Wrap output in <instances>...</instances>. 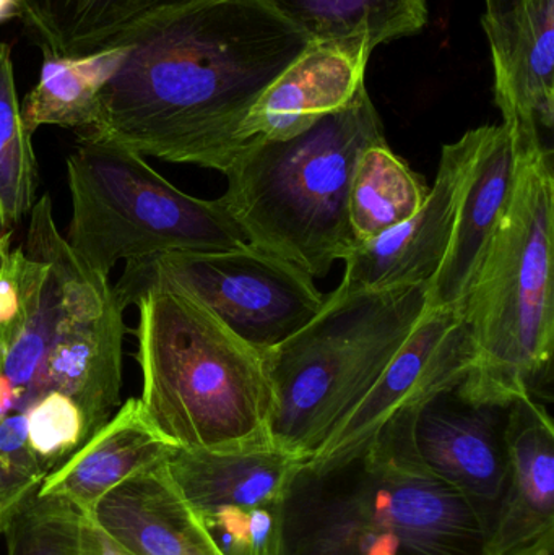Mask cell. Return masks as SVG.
Wrapping results in <instances>:
<instances>
[{
	"mask_svg": "<svg viewBox=\"0 0 554 555\" xmlns=\"http://www.w3.org/2000/svg\"><path fill=\"white\" fill-rule=\"evenodd\" d=\"M176 450L156 429L139 398H129L77 452L46 476L36 498L59 499L91 515L111 491L163 465Z\"/></svg>",
	"mask_w": 554,
	"mask_h": 555,
	"instance_id": "cell-17",
	"label": "cell"
},
{
	"mask_svg": "<svg viewBox=\"0 0 554 555\" xmlns=\"http://www.w3.org/2000/svg\"><path fill=\"white\" fill-rule=\"evenodd\" d=\"M133 304L139 400L156 429L182 450L273 449L267 352L169 281L146 284Z\"/></svg>",
	"mask_w": 554,
	"mask_h": 555,
	"instance_id": "cell-3",
	"label": "cell"
},
{
	"mask_svg": "<svg viewBox=\"0 0 554 555\" xmlns=\"http://www.w3.org/2000/svg\"><path fill=\"white\" fill-rule=\"evenodd\" d=\"M22 0H0V23L7 20L18 18Z\"/></svg>",
	"mask_w": 554,
	"mask_h": 555,
	"instance_id": "cell-32",
	"label": "cell"
},
{
	"mask_svg": "<svg viewBox=\"0 0 554 555\" xmlns=\"http://www.w3.org/2000/svg\"><path fill=\"white\" fill-rule=\"evenodd\" d=\"M445 398L413 417V447L423 465L471 505L490 540L510 476L507 408L451 404Z\"/></svg>",
	"mask_w": 554,
	"mask_h": 555,
	"instance_id": "cell-11",
	"label": "cell"
},
{
	"mask_svg": "<svg viewBox=\"0 0 554 555\" xmlns=\"http://www.w3.org/2000/svg\"><path fill=\"white\" fill-rule=\"evenodd\" d=\"M36 189L38 163L22 122L12 49L0 42V236L31 211Z\"/></svg>",
	"mask_w": 554,
	"mask_h": 555,
	"instance_id": "cell-24",
	"label": "cell"
},
{
	"mask_svg": "<svg viewBox=\"0 0 554 555\" xmlns=\"http://www.w3.org/2000/svg\"><path fill=\"white\" fill-rule=\"evenodd\" d=\"M516 150L510 202L461 306L475 362L454 393L471 406L540 401L552 385L553 152L545 143Z\"/></svg>",
	"mask_w": 554,
	"mask_h": 555,
	"instance_id": "cell-4",
	"label": "cell"
},
{
	"mask_svg": "<svg viewBox=\"0 0 554 555\" xmlns=\"http://www.w3.org/2000/svg\"><path fill=\"white\" fill-rule=\"evenodd\" d=\"M429 188L389 149L376 143L361 153L351 178L348 221L357 244L368 243L412 218L425 204Z\"/></svg>",
	"mask_w": 554,
	"mask_h": 555,
	"instance_id": "cell-23",
	"label": "cell"
},
{
	"mask_svg": "<svg viewBox=\"0 0 554 555\" xmlns=\"http://www.w3.org/2000/svg\"><path fill=\"white\" fill-rule=\"evenodd\" d=\"M381 142L383 120L364 87L306 132L247 146L224 172L218 201L247 244L325 276L357 246L348 221L351 178L361 153Z\"/></svg>",
	"mask_w": 554,
	"mask_h": 555,
	"instance_id": "cell-5",
	"label": "cell"
},
{
	"mask_svg": "<svg viewBox=\"0 0 554 555\" xmlns=\"http://www.w3.org/2000/svg\"><path fill=\"white\" fill-rule=\"evenodd\" d=\"M7 246H9V234H2V236H0V250Z\"/></svg>",
	"mask_w": 554,
	"mask_h": 555,
	"instance_id": "cell-34",
	"label": "cell"
},
{
	"mask_svg": "<svg viewBox=\"0 0 554 555\" xmlns=\"http://www.w3.org/2000/svg\"><path fill=\"white\" fill-rule=\"evenodd\" d=\"M155 280L178 284L197 297L263 352L302 328L325 299L314 278L250 244L227 253L163 254L127 262L114 293L126 309Z\"/></svg>",
	"mask_w": 554,
	"mask_h": 555,
	"instance_id": "cell-8",
	"label": "cell"
},
{
	"mask_svg": "<svg viewBox=\"0 0 554 555\" xmlns=\"http://www.w3.org/2000/svg\"><path fill=\"white\" fill-rule=\"evenodd\" d=\"M368 62V55L311 42L250 107L240 129L244 150L292 139L350 104L364 88Z\"/></svg>",
	"mask_w": 554,
	"mask_h": 555,
	"instance_id": "cell-16",
	"label": "cell"
},
{
	"mask_svg": "<svg viewBox=\"0 0 554 555\" xmlns=\"http://www.w3.org/2000/svg\"><path fill=\"white\" fill-rule=\"evenodd\" d=\"M481 25L504 126L517 146L542 145L554 127V0H510Z\"/></svg>",
	"mask_w": 554,
	"mask_h": 555,
	"instance_id": "cell-13",
	"label": "cell"
},
{
	"mask_svg": "<svg viewBox=\"0 0 554 555\" xmlns=\"http://www.w3.org/2000/svg\"><path fill=\"white\" fill-rule=\"evenodd\" d=\"M468 135L442 146L435 184L423 207L381 236L357 244L342 262L338 293H386L428 286L448 253L459 192L468 156Z\"/></svg>",
	"mask_w": 554,
	"mask_h": 555,
	"instance_id": "cell-12",
	"label": "cell"
},
{
	"mask_svg": "<svg viewBox=\"0 0 554 555\" xmlns=\"http://www.w3.org/2000/svg\"><path fill=\"white\" fill-rule=\"evenodd\" d=\"M511 555H554V531L553 533L545 534L542 540L537 541L532 546Z\"/></svg>",
	"mask_w": 554,
	"mask_h": 555,
	"instance_id": "cell-31",
	"label": "cell"
},
{
	"mask_svg": "<svg viewBox=\"0 0 554 555\" xmlns=\"http://www.w3.org/2000/svg\"><path fill=\"white\" fill-rule=\"evenodd\" d=\"M39 81L23 101L22 122L29 133L41 126L90 132L98 96L127 54V44L87 55H59L41 48Z\"/></svg>",
	"mask_w": 554,
	"mask_h": 555,
	"instance_id": "cell-22",
	"label": "cell"
},
{
	"mask_svg": "<svg viewBox=\"0 0 554 555\" xmlns=\"http://www.w3.org/2000/svg\"><path fill=\"white\" fill-rule=\"evenodd\" d=\"M474 362V343L461 310H426L373 387L311 460L361 449L402 414L415 413L449 397L464 384Z\"/></svg>",
	"mask_w": 554,
	"mask_h": 555,
	"instance_id": "cell-10",
	"label": "cell"
},
{
	"mask_svg": "<svg viewBox=\"0 0 554 555\" xmlns=\"http://www.w3.org/2000/svg\"><path fill=\"white\" fill-rule=\"evenodd\" d=\"M20 249L10 250L9 246L0 250V348L5 341L7 333L18 319L20 283H18Z\"/></svg>",
	"mask_w": 554,
	"mask_h": 555,
	"instance_id": "cell-28",
	"label": "cell"
},
{
	"mask_svg": "<svg viewBox=\"0 0 554 555\" xmlns=\"http://www.w3.org/2000/svg\"><path fill=\"white\" fill-rule=\"evenodd\" d=\"M68 246L96 275L119 260L163 254L227 253L247 246L220 201H202L166 181L139 153L81 137L67 159Z\"/></svg>",
	"mask_w": 554,
	"mask_h": 555,
	"instance_id": "cell-7",
	"label": "cell"
},
{
	"mask_svg": "<svg viewBox=\"0 0 554 555\" xmlns=\"http://www.w3.org/2000/svg\"><path fill=\"white\" fill-rule=\"evenodd\" d=\"M80 555H137L111 537L91 515L80 514Z\"/></svg>",
	"mask_w": 554,
	"mask_h": 555,
	"instance_id": "cell-29",
	"label": "cell"
},
{
	"mask_svg": "<svg viewBox=\"0 0 554 555\" xmlns=\"http://www.w3.org/2000/svg\"><path fill=\"white\" fill-rule=\"evenodd\" d=\"M510 476L488 555H511L554 531V426L540 401L523 398L506 410Z\"/></svg>",
	"mask_w": 554,
	"mask_h": 555,
	"instance_id": "cell-18",
	"label": "cell"
},
{
	"mask_svg": "<svg viewBox=\"0 0 554 555\" xmlns=\"http://www.w3.org/2000/svg\"><path fill=\"white\" fill-rule=\"evenodd\" d=\"M416 413L361 449L298 466L283 502L282 555H488L471 505L416 455Z\"/></svg>",
	"mask_w": 554,
	"mask_h": 555,
	"instance_id": "cell-2",
	"label": "cell"
},
{
	"mask_svg": "<svg viewBox=\"0 0 554 555\" xmlns=\"http://www.w3.org/2000/svg\"><path fill=\"white\" fill-rule=\"evenodd\" d=\"M7 555H80V512L35 498L7 528Z\"/></svg>",
	"mask_w": 554,
	"mask_h": 555,
	"instance_id": "cell-25",
	"label": "cell"
},
{
	"mask_svg": "<svg viewBox=\"0 0 554 555\" xmlns=\"http://www.w3.org/2000/svg\"><path fill=\"white\" fill-rule=\"evenodd\" d=\"M91 517L137 555H218L165 463L111 491Z\"/></svg>",
	"mask_w": 554,
	"mask_h": 555,
	"instance_id": "cell-19",
	"label": "cell"
},
{
	"mask_svg": "<svg viewBox=\"0 0 554 555\" xmlns=\"http://www.w3.org/2000/svg\"><path fill=\"white\" fill-rule=\"evenodd\" d=\"M315 44L371 57L428 25L426 0H260Z\"/></svg>",
	"mask_w": 554,
	"mask_h": 555,
	"instance_id": "cell-21",
	"label": "cell"
},
{
	"mask_svg": "<svg viewBox=\"0 0 554 555\" xmlns=\"http://www.w3.org/2000/svg\"><path fill=\"white\" fill-rule=\"evenodd\" d=\"M201 0H22L26 38L59 55L127 44L140 29Z\"/></svg>",
	"mask_w": 554,
	"mask_h": 555,
	"instance_id": "cell-20",
	"label": "cell"
},
{
	"mask_svg": "<svg viewBox=\"0 0 554 555\" xmlns=\"http://www.w3.org/2000/svg\"><path fill=\"white\" fill-rule=\"evenodd\" d=\"M311 44L260 0H201L129 42L85 137L142 156L227 172L263 91Z\"/></svg>",
	"mask_w": 554,
	"mask_h": 555,
	"instance_id": "cell-1",
	"label": "cell"
},
{
	"mask_svg": "<svg viewBox=\"0 0 554 555\" xmlns=\"http://www.w3.org/2000/svg\"><path fill=\"white\" fill-rule=\"evenodd\" d=\"M48 475L29 446L25 413L0 417V533L36 498Z\"/></svg>",
	"mask_w": 554,
	"mask_h": 555,
	"instance_id": "cell-26",
	"label": "cell"
},
{
	"mask_svg": "<svg viewBox=\"0 0 554 555\" xmlns=\"http://www.w3.org/2000/svg\"><path fill=\"white\" fill-rule=\"evenodd\" d=\"M485 2H487V12L485 13H493L506 5L510 0H485Z\"/></svg>",
	"mask_w": 554,
	"mask_h": 555,
	"instance_id": "cell-33",
	"label": "cell"
},
{
	"mask_svg": "<svg viewBox=\"0 0 554 555\" xmlns=\"http://www.w3.org/2000/svg\"><path fill=\"white\" fill-rule=\"evenodd\" d=\"M301 463L276 449H178L165 468L218 555H282L283 502Z\"/></svg>",
	"mask_w": 554,
	"mask_h": 555,
	"instance_id": "cell-9",
	"label": "cell"
},
{
	"mask_svg": "<svg viewBox=\"0 0 554 555\" xmlns=\"http://www.w3.org/2000/svg\"><path fill=\"white\" fill-rule=\"evenodd\" d=\"M23 413L29 446L49 473L88 440L83 413L67 395L49 391L33 401Z\"/></svg>",
	"mask_w": 554,
	"mask_h": 555,
	"instance_id": "cell-27",
	"label": "cell"
},
{
	"mask_svg": "<svg viewBox=\"0 0 554 555\" xmlns=\"http://www.w3.org/2000/svg\"><path fill=\"white\" fill-rule=\"evenodd\" d=\"M448 253L426 286L428 309L461 310L510 202L517 150L504 124L472 129Z\"/></svg>",
	"mask_w": 554,
	"mask_h": 555,
	"instance_id": "cell-14",
	"label": "cell"
},
{
	"mask_svg": "<svg viewBox=\"0 0 554 555\" xmlns=\"http://www.w3.org/2000/svg\"><path fill=\"white\" fill-rule=\"evenodd\" d=\"M426 310V286L327 294L302 328L267 351L273 449L301 462L311 460L373 387Z\"/></svg>",
	"mask_w": 554,
	"mask_h": 555,
	"instance_id": "cell-6",
	"label": "cell"
},
{
	"mask_svg": "<svg viewBox=\"0 0 554 555\" xmlns=\"http://www.w3.org/2000/svg\"><path fill=\"white\" fill-rule=\"evenodd\" d=\"M116 293L93 309L62 310L51 348L22 410L49 391L80 408L88 439L113 417L123 387V339L127 328ZM22 411V413H23Z\"/></svg>",
	"mask_w": 554,
	"mask_h": 555,
	"instance_id": "cell-15",
	"label": "cell"
},
{
	"mask_svg": "<svg viewBox=\"0 0 554 555\" xmlns=\"http://www.w3.org/2000/svg\"><path fill=\"white\" fill-rule=\"evenodd\" d=\"M20 400V391L3 372H0V417L7 416Z\"/></svg>",
	"mask_w": 554,
	"mask_h": 555,
	"instance_id": "cell-30",
	"label": "cell"
}]
</instances>
